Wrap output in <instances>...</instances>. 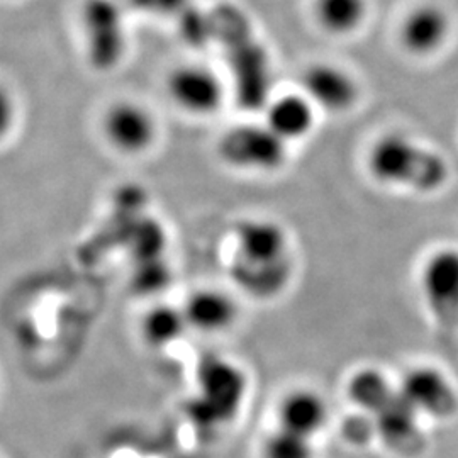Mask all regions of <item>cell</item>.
<instances>
[{
  "instance_id": "1",
  "label": "cell",
  "mask_w": 458,
  "mask_h": 458,
  "mask_svg": "<svg viewBox=\"0 0 458 458\" xmlns=\"http://www.w3.org/2000/svg\"><path fill=\"white\" fill-rule=\"evenodd\" d=\"M365 166L378 185L428 196L442 191L450 179L442 153L403 131L377 136L365 153Z\"/></svg>"
},
{
  "instance_id": "2",
  "label": "cell",
  "mask_w": 458,
  "mask_h": 458,
  "mask_svg": "<svg viewBox=\"0 0 458 458\" xmlns=\"http://www.w3.org/2000/svg\"><path fill=\"white\" fill-rule=\"evenodd\" d=\"M199 394L187 403V416L199 429H216L231 421L246 393L245 374L234 363L211 357L197 370Z\"/></svg>"
},
{
  "instance_id": "3",
  "label": "cell",
  "mask_w": 458,
  "mask_h": 458,
  "mask_svg": "<svg viewBox=\"0 0 458 458\" xmlns=\"http://www.w3.org/2000/svg\"><path fill=\"white\" fill-rule=\"evenodd\" d=\"M216 153L229 168L250 174H276L287 164L289 145L265 123H243L221 132Z\"/></svg>"
},
{
  "instance_id": "4",
  "label": "cell",
  "mask_w": 458,
  "mask_h": 458,
  "mask_svg": "<svg viewBox=\"0 0 458 458\" xmlns=\"http://www.w3.org/2000/svg\"><path fill=\"white\" fill-rule=\"evenodd\" d=\"M106 143L124 157H140L155 147L160 128L158 119L145 104L119 98L106 107L100 119Z\"/></svg>"
},
{
  "instance_id": "5",
  "label": "cell",
  "mask_w": 458,
  "mask_h": 458,
  "mask_svg": "<svg viewBox=\"0 0 458 458\" xmlns=\"http://www.w3.org/2000/svg\"><path fill=\"white\" fill-rule=\"evenodd\" d=\"M166 96L185 114L209 117L223 109L226 89L223 79L204 64H182L166 77Z\"/></svg>"
},
{
  "instance_id": "6",
  "label": "cell",
  "mask_w": 458,
  "mask_h": 458,
  "mask_svg": "<svg viewBox=\"0 0 458 458\" xmlns=\"http://www.w3.org/2000/svg\"><path fill=\"white\" fill-rule=\"evenodd\" d=\"M454 17L438 2H418L401 17L397 39L412 58H433L440 55L454 36Z\"/></svg>"
},
{
  "instance_id": "7",
  "label": "cell",
  "mask_w": 458,
  "mask_h": 458,
  "mask_svg": "<svg viewBox=\"0 0 458 458\" xmlns=\"http://www.w3.org/2000/svg\"><path fill=\"white\" fill-rule=\"evenodd\" d=\"M420 291L426 308L442 323L458 321V248L433 250L420 268Z\"/></svg>"
},
{
  "instance_id": "8",
  "label": "cell",
  "mask_w": 458,
  "mask_h": 458,
  "mask_svg": "<svg viewBox=\"0 0 458 458\" xmlns=\"http://www.w3.org/2000/svg\"><path fill=\"white\" fill-rule=\"evenodd\" d=\"M301 92L319 113L344 114L360 100V83L344 66L316 62L306 66L301 77Z\"/></svg>"
},
{
  "instance_id": "9",
  "label": "cell",
  "mask_w": 458,
  "mask_h": 458,
  "mask_svg": "<svg viewBox=\"0 0 458 458\" xmlns=\"http://www.w3.org/2000/svg\"><path fill=\"white\" fill-rule=\"evenodd\" d=\"M397 391L420 416L445 420L457 412V389L435 365H416L410 369L401 378Z\"/></svg>"
},
{
  "instance_id": "10",
  "label": "cell",
  "mask_w": 458,
  "mask_h": 458,
  "mask_svg": "<svg viewBox=\"0 0 458 458\" xmlns=\"http://www.w3.org/2000/svg\"><path fill=\"white\" fill-rule=\"evenodd\" d=\"M83 31L92 65L100 70L114 66L124 53V28L121 11L113 0H85Z\"/></svg>"
},
{
  "instance_id": "11",
  "label": "cell",
  "mask_w": 458,
  "mask_h": 458,
  "mask_svg": "<svg viewBox=\"0 0 458 458\" xmlns=\"http://www.w3.org/2000/svg\"><path fill=\"white\" fill-rule=\"evenodd\" d=\"M234 259L255 265L291 260L287 229L268 217H246L234 226Z\"/></svg>"
},
{
  "instance_id": "12",
  "label": "cell",
  "mask_w": 458,
  "mask_h": 458,
  "mask_svg": "<svg viewBox=\"0 0 458 458\" xmlns=\"http://www.w3.org/2000/svg\"><path fill=\"white\" fill-rule=\"evenodd\" d=\"M420 414L395 391L393 397L374 414L377 437L399 454H416L423 445Z\"/></svg>"
},
{
  "instance_id": "13",
  "label": "cell",
  "mask_w": 458,
  "mask_h": 458,
  "mask_svg": "<svg viewBox=\"0 0 458 458\" xmlns=\"http://www.w3.org/2000/svg\"><path fill=\"white\" fill-rule=\"evenodd\" d=\"M318 109L301 90L287 92L267 106L265 124L287 145L301 141L311 134L316 126Z\"/></svg>"
},
{
  "instance_id": "14",
  "label": "cell",
  "mask_w": 458,
  "mask_h": 458,
  "mask_svg": "<svg viewBox=\"0 0 458 458\" xmlns=\"http://www.w3.org/2000/svg\"><path fill=\"white\" fill-rule=\"evenodd\" d=\"M277 420L278 428L312 440L327 426V401L312 389L299 387L280 399Z\"/></svg>"
},
{
  "instance_id": "15",
  "label": "cell",
  "mask_w": 458,
  "mask_h": 458,
  "mask_svg": "<svg viewBox=\"0 0 458 458\" xmlns=\"http://www.w3.org/2000/svg\"><path fill=\"white\" fill-rule=\"evenodd\" d=\"M189 327L200 333H223L238 319V306L231 295L219 289H199L182 306Z\"/></svg>"
},
{
  "instance_id": "16",
  "label": "cell",
  "mask_w": 458,
  "mask_h": 458,
  "mask_svg": "<svg viewBox=\"0 0 458 458\" xmlns=\"http://www.w3.org/2000/svg\"><path fill=\"white\" fill-rule=\"evenodd\" d=\"M312 17L323 33L346 38L359 33L369 13V0H312Z\"/></svg>"
},
{
  "instance_id": "17",
  "label": "cell",
  "mask_w": 458,
  "mask_h": 458,
  "mask_svg": "<svg viewBox=\"0 0 458 458\" xmlns=\"http://www.w3.org/2000/svg\"><path fill=\"white\" fill-rule=\"evenodd\" d=\"M231 276L248 294L260 299L276 297L287 287L293 277V260L272 265H255L234 259L231 265Z\"/></svg>"
},
{
  "instance_id": "18",
  "label": "cell",
  "mask_w": 458,
  "mask_h": 458,
  "mask_svg": "<svg viewBox=\"0 0 458 458\" xmlns=\"http://www.w3.org/2000/svg\"><path fill=\"white\" fill-rule=\"evenodd\" d=\"M395 391L397 389H394L387 377L372 367L357 370L346 382L348 399L361 412H367L370 416H374L393 397Z\"/></svg>"
},
{
  "instance_id": "19",
  "label": "cell",
  "mask_w": 458,
  "mask_h": 458,
  "mask_svg": "<svg viewBox=\"0 0 458 458\" xmlns=\"http://www.w3.org/2000/svg\"><path fill=\"white\" fill-rule=\"evenodd\" d=\"M185 327L189 325L182 310L174 306H157L145 314L141 329L148 344L164 348L177 342Z\"/></svg>"
},
{
  "instance_id": "20",
  "label": "cell",
  "mask_w": 458,
  "mask_h": 458,
  "mask_svg": "<svg viewBox=\"0 0 458 458\" xmlns=\"http://www.w3.org/2000/svg\"><path fill=\"white\" fill-rule=\"evenodd\" d=\"M262 458H314L312 440L277 426L263 443Z\"/></svg>"
},
{
  "instance_id": "21",
  "label": "cell",
  "mask_w": 458,
  "mask_h": 458,
  "mask_svg": "<svg viewBox=\"0 0 458 458\" xmlns=\"http://www.w3.org/2000/svg\"><path fill=\"white\" fill-rule=\"evenodd\" d=\"M21 107L16 94L7 83L0 81V143L11 138L17 128Z\"/></svg>"
},
{
  "instance_id": "22",
  "label": "cell",
  "mask_w": 458,
  "mask_h": 458,
  "mask_svg": "<svg viewBox=\"0 0 458 458\" xmlns=\"http://www.w3.org/2000/svg\"><path fill=\"white\" fill-rule=\"evenodd\" d=\"M344 431L348 442L363 445L377 435L374 416L367 412H361L360 416H353L352 420L344 421Z\"/></svg>"
}]
</instances>
